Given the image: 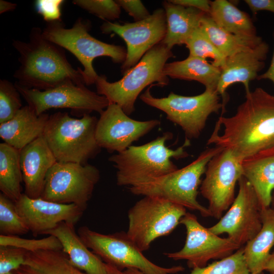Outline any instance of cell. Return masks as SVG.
<instances>
[{"label": "cell", "mask_w": 274, "mask_h": 274, "mask_svg": "<svg viewBox=\"0 0 274 274\" xmlns=\"http://www.w3.org/2000/svg\"><path fill=\"white\" fill-rule=\"evenodd\" d=\"M257 80L268 79L272 82L274 85V50L270 65L268 69L263 74L258 75Z\"/></svg>", "instance_id": "b9f144b4"}, {"label": "cell", "mask_w": 274, "mask_h": 274, "mask_svg": "<svg viewBox=\"0 0 274 274\" xmlns=\"http://www.w3.org/2000/svg\"><path fill=\"white\" fill-rule=\"evenodd\" d=\"M73 3L106 21L118 19L121 15V7L116 1L74 0Z\"/></svg>", "instance_id": "d590c367"}, {"label": "cell", "mask_w": 274, "mask_h": 274, "mask_svg": "<svg viewBox=\"0 0 274 274\" xmlns=\"http://www.w3.org/2000/svg\"><path fill=\"white\" fill-rule=\"evenodd\" d=\"M15 85L27 105L37 115L51 109H70L83 115L95 111L101 113L110 102L104 96L93 92L85 85L66 83L55 88L39 90Z\"/></svg>", "instance_id": "4fadbf2b"}, {"label": "cell", "mask_w": 274, "mask_h": 274, "mask_svg": "<svg viewBox=\"0 0 274 274\" xmlns=\"http://www.w3.org/2000/svg\"><path fill=\"white\" fill-rule=\"evenodd\" d=\"M200 26L226 58L237 52L254 48L263 41L261 37L257 35L244 36L227 32L220 28L208 14L202 18Z\"/></svg>", "instance_id": "f546056e"}, {"label": "cell", "mask_w": 274, "mask_h": 274, "mask_svg": "<svg viewBox=\"0 0 274 274\" xmlns=\"http://www.w3.org/2000/svg\"><path fill=\"white\" fill-rule=\"evenodd\" d=\"M173 4L198 9L209 14L211 1L208 0H170Z\"/></svg>", "instance_id": "60d3db41"}, {"label": "cell", "mask_w": 274, "mask_h": 274, "mask_svg": "<svg viewBox=\"0 0 274 274\" xmlns=\"http://www.w3.org/2000/svg\"><path fill=\"white\" fill-rule=\"evenodd\" d=\"M243 176L251 184L262 208H269L274 190V146L261 150L242 161Z\"/></svg>", "instance_id": "603a6c76"}, {"label": "cell", "mask_w": 274, "mask_h": 274, "mask_svg": "<svg viewBox=\"0 0 274 274\" xmlns=\"http://www.w3.org/2000/svg\"><path fill=\"white\" fill-rule=\"evenodd\" d=\"M116 2L121 8L133 17L135 22L145 19L151 15L140 0H117Z\"/></svg>", "instance_id": "f35d334b"}, {"label": "cell", "mask_w": 274, "mask_h": 274, "mask_svg": "<svg viewBox=\"0 0 274 274\" xmlns=\"http://www.w3.org/2000/svg\"><path fill=\"white\" fill-rule=\"evenodd\" d=\"M57 162L42 135L20 151V162L24 194L31 198L40 197L47 174Z\"/></svg>", "instance_id": "ffe728a7"}, {"label": "cell", "mask_w": 274, "mask_h": 274, "mask_svg": "<svg viewBox=\"0 0 274 274\" xmlns=\"http://www.w3.org/2000/svg\"><path fill=\"white\" fill-rule=\"evenodd\" d=\"M180 223L186 230L184 246L178 251L164 255L174 260H186L189 268L204 267L210 260L225 258L241 247L229 238L220 237L202 226L193 214L187 213Z\"/></svg>", "instance_id": "2e32d148"}, {"label": "cell", "mask_w": 274, "mask_h": 274, "mask_svg": "<svg viewBox=\"0 0 274 274\" xmlns=\"http://www.w3.org/2000/svg\"><path fill=\"white\" fill-rule=\"evenodd\" d=\"M167 23V30L161 42L171 49L175 45L185 44L193 32L200 25L204 12L193 8L185 7L169 1L162 3Z\"/></svg>", "instance_id": "cb8c5ba5"}, {"label": "cell", "mask_w": 274, "mask_h": 274, "mask_svg": "<svg viewBox=\"0 0 274 274\" xmlns=\"http://www.w3.org/2000/svg\"><path fill=\"white\" fill-rule=\"evenodd\" d=\"M251 274V273H250ZM272 274H274V272H272Z\"/></svg>", "instance_id": "c3c4849f"}, {"label": "cell", "mask_w": 274, "mask_h": 274, "mask_svg": "<svg viewBox=\"0 0 274 274\" xmlns=\"http://www.w3.org/2000/svg\"><path fill=\"white\" fill-rule=\"evenodd\" d=\"M17 7V5L4 0L0 1V14L13 11Z\"/></svg>", "instance_id": "7bdbcfd3"}, {"label": "cell", "mask_w": 274, "mask_h": 274, "mask_svg": "<svg viewBox=\"0 0 274 274\" xmlns=\"http://www.w3.org/2000/svg\"><path fill=\"white\" fill-rule=\"evenodd\" d=\"M272 203H273V209H274V195H273V197H272Z\"/></svg>", "instance_id": "bcb514c9"}, {"label": "cell", "mask_w": 274, "mask_h": 274, "mask_svg": "<svg viewBox=\"0 0 274 274\" xmlns=\"http://www.w3.org/2000/svg\"><path fill=\"white\" fill-rule=\"evenodd\" d=\"M185 45L189 50V55L203 59L211 58L213 59L212 64L221 68L224 65L226 58L200 26L193 32Z\"/></svg>", "instance_id": "4dcf8cb0"}, {"label": "cell", "mask_w": 274, "mask_h": 274, "mask_svg": "<svg viewBox=\"0 0 274 274\" xmlns=\"http://www.w3.org/2000/svg\"><path fill=\"white\" fill-rule=\"evenodd\" d=\"M123 274H144L136 268H128L124 270Z\"/></svg>", "instance_id": "f6af8a7d"}, {"label": "cell", "mask_w": 274, "mask_h": 274, "mask_svg": "<svg viewBox=\"0 0 274 274\" xmlns=\"http://www.w3.org/2000/svg\"><path fill=\"white\" fill-rule=\"evenodd\" d=\"M163 73L172 79L197 81L206 89L216 91L221 69L206 59L189 55L184 60L166 63Z\"/></svg>", "instance_id": "484cf974"}, {"label": "cell", "mask_w": 274, "mask_h": 274, "mask_svg": "<svg viewBox=\"0 0 274 274\" xmlns=\"http://www.w3.org/2000/svg\"><path fill=\"white\" fill-rule=\"evenodd\" d=\"M151 87L140 95V99L165 113L166 118L180 126L189 140L199 136L211 114L224 109L216 90L206 89L200 94L189 96L171 92L167 97L158 98L152 95Z\"/></svg>", "instance_id": "ba28073f"}, {"label": "cell", "mask_w": 274, "mask_h": 274, "mask_svg": "<svg viewBox=\"0 0 274 274\" xmlns=\"http://www.w3.org/2000/svg\"><path fill=\"white\" fill-rule=\"evenodd\" d=\"M95 139L99 147L110 152H121L160 124L158 119H133L115 104H110L100 114Z\"/></svg>", "instance_id": "e0dca14e"}, {"label": "cell", "mask_w": 274, "mask_h": 274, "mask_svg": "<svg viewBox=\"0 0 274 274\" xmlns=\"http://www.w3.org/2000/svg\"><path fill=\"white\" fill-rule=\"evenodd\" d=\"M121 271L118 274H123ZM14 274H87L74 266L62 251L27 252L24 263Z\"/></svg>", "instance_id": "4316f807"}, {"label": "cell", "mask_w": 274, "mask_h": 274, "mask_svg": "<svg viewBox=\"0 0 274 274\" xmlns=\"http://www.w3.org/2000/svg\"><path fill=\"white\" fill-rule=\"evenodd\" d=\"M264 270L274 272V252L270 254L264 267Z\"/></svg>", "instance_id": "ee69618b"}, {"label": "cell", "mask_w": 274, "mask_h": 274, "mask_svg": "<svg viewBox=\"0 0 274 274\" xmlns=\"http://www.w3.org/2000/svg\"><path fill=\"white\" fill-rule=\"evenodd\" d=\"M90 26L89 22L79 18L71 28H65L60 20L47 22L42 30L45 39L68 50L80 62L83 66L81 72L86 85L95 84L98 76L93 66L95 58L107 56L115 63L122 64L127 55L124 47L93 37L89 32Z\"/></svg>", "instance_id": "8992f818"}, {"label": "cell", "mask_w": 274, "mask_h": 274, "mask_svg": "<svg viewBox=\"0 0 274 274\" xmlns=\"http://www.w3.org/2000/svg\"><path fill=\"white\" fill-rule=\"evenodd\" d=\"M29 229L19 215L15 202L0 194V232L5 235H18L27 233Z\"/></svg>", "instance_id": "d6a6232c"}, {"label": "cell", "mask_w": 274, "mask_h": 274, "mask_svg": "<svg viewBox=\"0 0 274 274\" xmlns=\"http://www.w3.org/2000/svg\"><path fill=\"white\" fill-rule=\"evenodd\" d=\"M13 247L34 252L40 250H62V247L59 239L55 236L49 235L47 237L39 239H27L18 235H0V247Z\"/></svg>", "instance_id": "836d02e7"}, {"label": "cell", "mask_w": 274, "mask_h": 274, "mask_svg": "<svg viewBox=\"0 0 274 274\" xmlns=\"http://www.w3.org/2000/svg\"><path fill=\"white\" fill-rule=\"evenodd\" d=\"M75 225L62 222L47 235L56 237L61 244L62 251L71 263L87 274H118L121 271L102 261L90 251L75 230Z\"/></svg>", "instance_id": "44dd1931"}, {"label": "cell", "mask_w": 274, "mask_h": 274, "mask_svg": "<svg viewBox=\"0 0 274 274\" xmlns=\"http://www.w3.org/2000/svg\"><path fill=\"white\" fill-rule=\"evenodd\" d=\"M17 211L35 236L45 234L61 222L75 225L85 210L75 204H62L22 193L15 202Z\"/></svg>", "instance_id": "ac0fdd59"}, {"label": "cell", "mask_w": 274, "mask_h": 274, "mask_svg": "<svg viewBox=\"0 0 274 274\" xmlns=\"http://www.w3.org/2000/svg\"><path fill=\"white\" fill-rule=\"evenodd\" d=\"M99 179V170L93 165L57 161L47 174L40 197L86 210Z\"/></svg>", "instance_id": "8fae6325"}, {"label": "cell", "mask_w": 274, "mask_h": 274, "mask_svg": "<svg viewBox=\"0 0 274 274\" xmlns=\"http://www.w3.org/2000/svg\"><path fill=\"white\" fill-rule=\"evenodd\" d=\"M20 151L5 142L0 144V190L15 202L22 194Z\"/></svg>", "instance_id": "f1b7e54d"}, {"label": "cell", "mask_w": 274, "mask_h": 274, "mask_svg": "<svg viewBox=\"0 0 274 274\" xmlns=\"http://www.w3.org/2000/svg\"><path fill=\"white\" fill-rule=\"evenodd\" d=\"M20 96L15 84L0 80V123L11 119L22 107Z\"/></svg>", "instance_id": "e575fe53"}, {"label": "cell", "mask_w": 274, "mask_h": 274, "mask_svg": "<svg viewBox=\"0 0 274 274\" xmlns=\"http://www.w3.org/2000/svg\"><path fill=\"white\" fill-rule=\"evenodd\" d=\"M242 160L223 148L209 162L200 192L209 202L212 217L220 219L235 199L237 182L243 176Z\"/></svg>", "instance_id": "7c38bea8"}, {"label": "cell", "mask_w": 274, "mask_h": 274, "mask_svg": "<svg viewBox=\"0 0 274 274\" xmlns=\"http://www.w3.org/2000/svg\"><path fill=\"white\" fill-rule=\"evenodd\" d=\"M172 57L175 55L172 50L160 42L148 51L119 80L110 82L105 75H98L95 83L96 92L106 97L110 104L119 105L130 115L134 111L138 96L146 87L168 84L169 78L163 70L168 59Z\"/></svg>", "instance_id": "277c9868"}, {"label": "cell", "mask_w": 274, "mask_h": 274, "mask_svg": "<svg viewBox=\"0 0 274 274\" xmlns=\"http://www.w3.org/2000/svg\"><path fill=\"white\" fill-rule=\"evenodd\" d=\"M97 121L89 114L79 119L66 112L50 115L43 136L57 161L86 164L95 157L101 149L95 139Z\"/></svg>", "instance_id": "5b68a950"}, {"label": "cell", "mask_w": 274, "mask_h": 274, "mask_svg": "<svg viewBox=\"0 0 274 274\" xmlns=\"http://www.w3.org/2000/svg\"><path fill=\"white\" fill-rule=\"evenodd\" d=\"M209 16L223 30L236 35L257 36L256 29L248 14L226 0L211 2Z\"/></svg>", "instance_id": "83f0119b"}, {"label": "cell", "mask_w": 274, "mask_h": 274, "mask_svg": "<svg viewBox=\"0 0 274 274\" xmlns=\"http://www.w3.org/2000/svg\"><path fill=\"white\" fill-rule=\"evenodd\" d=\"M223 149L208 148L187 166L129 189L134 195L158 197L198 211L203 217L211 216L208 208L197 201L198 190L209 162Z\"/></svg>", "instance_id": "52a82bcc"}, {"label": "cell", "mask_w": 274, "mask_h": 274, "mask_svg": "<svg viewBox=\"0 0 274 274\" xmlns=\"http://www.w3.org/2000/svg\"><path fill=\"white\" fill-rule=\"evenodd\" d=\"M173 134L164 132L150 142L140 146H131L109 158L116 169V183L120 186L133 187L148 182L177 170L172 159L187 157L185 148L190 140L173 150L166 146Z\"/></svg>", "instance_id": "3957f363"}, {"label": "cell", "mask_w": 274, "mask_h": 274, "mask_svg": "<svg viewBox=\"0 0 274 274\" xmlns=\"http://www.w3.org/2000/svg\"><path fill=\"white\" fill-rule=\"evenodd\" d=\"M100 29L104 34L116 33L126 43V58L121 66L124 75L148 51L163 40L167 30L165 12L159 8L146 19L131 23L106 21Z\"/></svg>", "instance_id": "9a60e30c"}, {"label": "cell", "mask_w": 274, "mask_h": 274, "mask_svg": "<svg viewBox=\"0 0 274 274\" xmlns=\"http://www.w3.org/2000/svg\"><path fill=\"white\" fill-rule=\"evenodd\" d=\"M13 46L19 54L20 65L14 74L19 85L39 90L69 83L85 85L82 68H74L64 49L45 39L40 27L31 29L28 42L13 40Z\"/></svg>", "instance_id": "7a4b0ae2"}, {"label": "cell", "mask_w": 274, "mask_h": 274, "mask_svg": "<svg viewBox=\"0 0 274 274\" xmlns=\"http://www.w3.org/2000/svg\"><path fill=\"white\" fill-rule=\"evenodd\" d=\"M245 97L234 115L219 117L223 133L216 125L207 143L229 149L241 160L274 146V95L258 87Z\"/></svg>", "instance_id": "6da1fadb"}, {"label": "cell", "mask_w": 274, "mask_h": 274, "mask_svg": "<svg viewBox=\"0 0 274 274\" xmlns=\"http://www.w3.org/2000/svg\"><path fill=\"white\" fill-rule=\"evenodd\" d=\"M189 274H250L240 248L231 255L202 267L193 268Z\"/></svg>", "instance_id": "1f68e13d"}, {"label": "cell", "mask_w": 274, "mask_h": 274, "mask_svg": "<svg viewBox=\"0 0 274 274\" xmlns=\"http://www.w3.org/2000/svg\"><path fill=\"white\" fill-rule=\"evenodd\" d=\"M187 213L183 206L156 196H144L128 212V236L142 251L158 237L169 234Z\"/></svg>", "instance_id": "9c48e42d"}, {"label": "cell", "mask_w": 274, "mask_h": 274, "mask_svg": "<svg viewBox=\"0 0 274 274\" xmlns=\"http://www.w3.org/2000/svg\"><path fill=\"white\" fill-rule=\"evenodd\" d=\"M262 227L244 248L246 262L251 274H261L274 245V209L262 208Z\"/></svg>", "instance_id": "d4e9b609"}, {"label": "cell", "mask_w": 274, "mask_h": 274, "mask_svg": "<svg viewBox=\"0 0 274 274\" xmlns=\"http://www.w3.org/2000/svg\"><path fill=\"white\" fill-rule=\"evenodd\" d=\"M269 51L268 45L263 41L259 45L237 52L226 58L216 91L223 98L224 108L227 102L226 89L231 85L241 83L246 92L249 91L250 81L257 79L258 73L265 66Z\"/></svg>", "instance_id": "d6986e66"}, {"label": "cell", "mask_w": 274, "mask_h": 274, "mask_svg": "<svg viewBox=\"0 0 274 274\" xmlns=\"http://www.w3.org/2000/svg\"><path fill=\"white\" fill-rule=\"evenodd\" d=\"M63 2L62 0H37L35 8L47 22L60 21L61 7Z\"/></svg>", "instance_id": "74e56055"}, {"label": "cell", "mask_w": 274, "mask_h": 274, "mask_svg": "<svg viewBox=\"0 0 274 274\" xmlns=\"http://www.w3.org/2000/svg\"><path fill=\"white\" fill-rule=\"evenodd\" d=\"M238 193L226 213L219 222L208 228L219 235L228 238L241 247L252 240L262 227V207L251 184L243 176L238 181Z\"/></svg>", "instance_id": "5bb4252c"}, {"label": "cell", "mask_w": 274, "mask_h": 274, "mask_svg": "<svg viewBox=\"0 0 274 274\" xmlns=\"http://www.w3.org/2000/svg\"><path fill=\"white\" fill-rule=\"evenodd\" d=\"M49 115H37L28 105L22 107L10 120L0 123L4 142L21 150L43 135Z\"/></svg>", "instance_id": "7402d4cb"}, {"label": "cell", "mask_w": 274, "mask_h": 274, "mask_svg": "<svg viewBox=\"0 0 274 274\" xmlns=\"http://www.w3.org/2000/svg\"><path fill=\"white\" fill-rule=\"evenodd\" d=\"M244 2L254 15L261 11L274 13V0H245Z\"/></svg>", "instance_id": "ab89813d"}, {"label": "cell", "mask_w": 274, "mask_h": 274, "mask_svg": "<svg viewBox=\"0 0 274 274\" xmlns=\"http://www.w3.org/2000/svg\"><path fill=\"white\" fill-rule=\"evenodd\" d=\"M5 274H14V273L13 272H10L6 273Z\"/></svg>", "instance_id": "7dc6e473"}, {"label": "cell", "mask_w": 274, "mask_h": 274, "mask_svg": "<svg viewBox=\"0 0 274 274\" xmlns=\"http://www.w3.org/2000/svg\"><path fill=\"white\" fill-rule=\"evenodd\" d=\"M27 251L13 247H0V274L12 272L22 265Z\"/></svg>", "instance_id": "8d00e7d4"}, {"label": "cell", "mask_w": 274, "mask_h": 274, "mask_svg": "<svg viewBox=\"0 0 274 274\" xmlns=\"http://www.w3.org/2000/svg\"><path fill=\"white\" fill-rule=\"evenodd\" d=\"M77 233L88 249L105 262L121 271L136 268L144 274H174L185 269L181 265L164 267L151 262L126 232L106 234L83 226Z\"/></svg>", "instance_id": "30bf717a"}]
</instances>
